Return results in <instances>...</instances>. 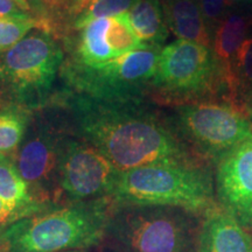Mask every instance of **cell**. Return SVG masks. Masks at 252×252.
<instances>
[{
    "label": "cell",
    "instance_id": "obj_3",
    "mask_svg": "<svg viewBox=\"0 0 252 252\" xmlns=\"http://www.w3.org/2000/svg\"><path fill=\"white\" fill-rule=\"evenodd\" d=\"M111 196L119 206L173 207L204 215L217 207L212 176L200 165L162 163L121 172Z\"/></svg>",
    "mask_w": 252,
    "mask_h": 252
},
{
    "label": "cell",
    "instance_id": "obj_2",
    "mask_svg": "<svg viewBox=\"0 0 252 252\" xmlns=\"http://www.w3.org/2000/svg\"><path fill=\"white\" fill-rule=\"evenodd\" d=\"M111 216L103 200L18 220L1 229L7 252L86 251L105 238Z\"/></svg>",
    "mask_w": 252,
    "mask_h": 252
},
{
    "label": "cell",
    "instance_id": "obj_21",
    "mask_svg": "<svg viewBox=\"0 0 252 252\" xmlns=\"http://www.w3.org/2000/svg\"><path fill=\"white\" fill-rule=\"evenodd\" d=\"M106 42L115 59L147 47L141 43L139 37L135 34L128 20L127 13L110 18V24L106 31Z\"/></svg>",
    "mask_w": 252,
    "mask_h": 252
},
{
    "label": "cell",
    "instance_id": "obj_9",
    "mask_svg": "<svg viewBox=\"0 0 252 252\" xmlns=\"http://www.w3.org/2000/svg\"><path fill=\"white\" fill-rule=\"evenodd\" d=\"M217 196L222 209L245 229L252 228V138L219 160Z\"/></svg>",
    "mask_w": 252,
    "mask_h": 252
},
{
    "label": "cell",
    "instance_id": "obj_8",
    "mask_svg": "<svg viewBox=\"0 0 252 252\" xmlns=\"http://www.w3.org/2000/svg\"><path fill=\"white\" fill-rule=\"evenodd\" d=\"M119 172L96 147L70 143L62 149L59 186L74 202L111 195Z\"/></svg>",
    "mask_w": 252,
    "mask_h": 252
},
{
    "label": "cell",
    "instance_id": "obj_20",
    "mask_svg": "<svg viewBox=\"0 0 252 252\" xmlns=\"http://www.w3.org/2000/svg\"><path fill=\"white\" fill-rule=\"evenodd\" d=\"M27 116L21 109L8 106L0 109V153L14 152L23 140Z\"/></svg>",
    "mask_w": 252,
    "mask_h": 252
},
{
    "label": "cell",
    "instance_id": "obj_25",
    "mask_svg": "<svg viewBox=\"0 0 252 252\" xmlns=\"http://www.w3.org/2000/svg\"><path fill=\"white\" fill-rule=\"evenodd\" d=\"M15 220H18L15 213L0 198V228L11 224Z\"/></svg>",
    "mask_w": 252,
    "mask_h": 252
},
{
    "label": "cell",
    "instance_id": "obj_7",
    "mask_svg": "<svg viewBox=\"0 0 252 252\" xmlns=\"http://www.w3.org/2000/svg\"><path fill=\"white\" fill-rule=\"evenodd\" d=\"M181 130L208 157L220 159L252 138V122L225 103H197L178 109Z\"/></svg>",
    "mask_w": 252,
    "mask_h": 252
},
{
    "label": "cell",
    "instance_id": "obj_24",
    "mask_svg": "<svg viewBox=\"0 0 252 252\" xmlns=\"http://www.w3.org/2000/svg\"><path fill=\"white\" fill-rule=\"evenodd\" d=\"M0 18L34 19L28 0H0Z\"/></svg>",
    "mask_w": 252,
    "mask_h": 252
},
{
    "label": "cell",
    "instance_id": "obj_10",
    "mask_svg": "<svg viewBox=\"0 0 252 252\" xmlns=\"http://www.w3.org/2000/svg\"><path fill=\"white\" fill-rule=\"evenodd\" d=\"M63 147L54 137L40 134L25 143L15 157V166L37 206L48 198L59 168Z\"/></svg>",
    "mask_w": 252,
    "mask_h": 252
},
{
    "label": "cell",
    "instance_id": "obj_31",
    "mask_svg": "<svg viewBox=\"0 0 252 252\" xmlns=\"http://www.w3.org/2000/svg\"><path fill=\"white\" fill-rule=\"evenodd\" d=\"M74 1H75V0H70V5H71V4H72V2H74Z\"/></svg>",
    "mask_w": 252,
    "mask_h": 252
},
{
    "label": "cell",
    "instance_id": "obj_15",
    "mask_svg": "<svg viewBox=\"0 0 252 252\" xmlns=\"http://www.w3.org/2000/svg\"><path fill=\"white\" fill-rule=\"evenodd\" d=\"M0 198L15 213L18 220L40 213L14 160L0 153Z\"/></svg>",
    "mask_w": 252,
    "mask_h": 252
},
{
    "label": "cell",
    "instance_id": "obj_22",
    "mask_svg": "<svg viewBox=\"0 0 252 252\" xmlns=\"http://www.w3.org/2000/svg\"><path fill=\"white\" fill-rule=\"evenodd\" d=\"M39 26V21L35 19L0 18V53L8 52L33 28Z\"/></svg>",
    "mask_w": 252,
    "mask_h": 252
},
{
    "label": "cell",
    "instance_id": "obj_27",
    "mask_svg": "<svg viewBox=\"0 0 252 252\" xmlns=\"http://www.w3.org/2000/svg\"><path fill=\"white\" fill-rule=\"evenodd\" d=\"M42 1L52 8H61L63 6H70V0H42Z\"/></svg>",
    "mask_w": 252,
    "mask_h": 252
},
{
    "label": "cell",
    "instance_id": "obj_32",
    "mask_svg": "<svg viewBox=\"0 0 252 252\" xmlns=\"http://www.w3.org/2000/svg\"><path fill=\"white\" fill-rule=\"evenodd\" d=\"M163 1H166V0H163Z\"/></svg>",
    "mask_w": 252,
    "mask_h": 252
},
{
    "label": "cell",
    "instance_id": "obj_1",
    "mask_svg": "<svg viewBox=\"0 0 252 252\" xmlns=\"http://www.w3.org/2000/svg\"><path fill=\"white\" fill-rule=\"evenodd\" d=\"M82 126L94 146L119 173L162 163L197 165L185 145L150 116L91 108L83 116Z\"/></svg>",
    "mask_w": 252,
    "mask_h": 252
},
{
    "label": "cell",
    "instance_id": "obj_17",
    "mask_svg": "<svg viewBox=\"0 0 252 252\" xmlns=\"http://www.w3.org/2000/svg\"><path fill=\"white\" fill-rule=\"evenodd\" d=\"M110 18H102L91 21L82 28L80 53L81 61L87 67H94L115 59L106 42V31Z\"/></svg>",
    "mask_w": 252,
    "mask_h": 252
},
{
    "label": "cell",
    "instance_id": "obj_12",
    "mask_svg": "<svg viewBox=\"0 0 252 252\" xmlns=\"http://www.w3.org/2000/svg\"><path fill=\"white\" fill-rule=\"evenodd\" d=\"M198 252H252V238L234 217L216 207L201 223Z\"/></svg>",
    "mask_w": 252,
    "mask_h": 252
},
{
    "label": "cell",
    "instance_id": "obj_30",
    "mask_svg": "<svg viewBox=\"0 0 252 252\" xmlns=\"http://www.w3.org/2000/svg\"><path fill=\"white\" fill-rule=\"evenodd\" d=\"M64 252H87V251H81V250H76V251H64Z\"/></svg>",
    "mask_w": 252,
    "mask_h": 252
},
{
    "label": "cell",
    "instance_id": "obj_29",
    "mask_svg": "<svg viewBox=\"0 0 252 252\" xmlns=\"http://www.w3.org/2000/svg\"><path fill=\"white\" fill-rule=\"evenodd\" d=\"M238 2H249L250 4V2H252V0H238Z\"/></svg>",
    "mask_w": 252,
    "mask_h": 252
},
{
    "label": "cell",
    "instance_id": "obj_14",
    "mask_svg": "<svg viewBox=\"0 0 252 252\" xmlns=\"http://www.w3.org/2000/svg\"><path fill=\"white\" fill-rule=\"evenodd\" d=\"M251 26V14L231 12L214 31L212 50L225 80H230L231 77L232 63L239 48L249 37L248 34Z\"/></svg>",
    "mask_w": 252,
    "mask_h": 252
},
{
    "label": "cell",
    "instance_id": "obj_6",
    "mask_svg": "<svg viewBox=\"0 0 252 252\" xmlns=\"http://www.w3.org/2000/svg\"><path fill=\"white\" fill-rule=\"evenodd\" d=\"M63 60L58 43L46 32L28 34L5 53L0 76L21 100L48 93Z\"/></svg>",
    "mask_w": 252,
    "mask_h": 252
},
{
    "label": "cell",
    "instance_id": "obj_19",
    "mask_svg": "<svg viewBox=\"0 0 252 252\" xmlns=\"http://www.w3.org/2000/svg\"><path fill=\"white\" fill-rule=\"evenodd\" d=\"M138 0H75L69 6L74 27L82 30L91 21L127 13Z\"/></svg>",
    "mask_w": 252,
    "mask_h": 252
},
{
    "label": "cell",
    "instance_id": "obj_16",
    "mask_svg": "<svg viewBox=\"0 0 252 252\" xmlns=\"http://www.w3.org/2000/svg\"><path fill=\"white\" fill-rule=\"evenodd\" d=\"M127 15L144 46L159 47L166 40L168 28L160 0H138Z\"/></svg>",
    "mask_w": 252,
    "mask_h": 252
},
{
    "label": "cell",
    "instance_id": "obj_28",
    "mask_svg": "<svg viewBox=\"0 0 252 252\" xmlns=\"http://www.w3.org/2000/svg\"><path fill=\"white\" fill-rule=\"evenodd\" d=\"M4 228V226H2ZM0 228V252H7V250H6V244L4 242V239H2V236H1V229Z\"/></svg>",
    "mask_w": 252,
    "mask_h": 252
},
{
    "label": "cell",
    "instance_id": "obj_26",
    "mask_svg": "<svg viewBox=\"0 0 252 252\" xmlns=\"http://www.w3.org/2000/svg\"><path fill=\"white\" fill-rule=\"evenodd\" d=\"M243 113L249 121L252 122V91L248 94L243 104Z\"/></svg>",
    "mask_w": 252,
    "mask_h": 252
},
{
    "label": "cell",
    "instance_id": "obj_4",
    "mask_svg": "<svg viewBox=\"0 0 252 252\" xmlns=\"http://www.w3.org/2000/svg\"><path fill=\"white\" fill-rule=\"evenodd\" d=\"M195 214L173 207L121 206L111 212L106 236L118 252H198Z\"/></svg>",
    "mask_w": 252,
    "mask_h": 252
},
{
    "label": "cell",
    "instance_id": "obj_13",
    "mask_svg": "<svg viewBox=\"0 0 252 252\" xmlns=\"http://www.w3.org/2000/svg\"><path fill=\"white\" fill-rule=\"evenodd\" d=\"M167 28L179 40L190 41L212 48L213 35L204 20L198 0L162 1Z\"/></svg>",
    "mask_w": 252,
    "mask_h": 252
},
{
    "label": "cell",
    "instance_id": "obj_23",
    "mask_svg": "<svg viewBox=\"0 0 252 252\" xmlns=\"http://www.w3.org/2000/svg\"><path fill=\"white\" fill-rule=\"evenodd\" d=\"M237 2L238 0H198V5L212 35L220 21L231 13Z\"/></svg>",
    "mask_w": 252,
    "mask_h": 252
},
{
    "label": "cell",
    "instance_id": "obj_5",
    "mask_svg": "<svg viewBox=\"0 0 252 252\" xmlns=\"http://www.w3.org/2000/svg\"><path fill=\"white\" fill-rule=\"evenodd\" d=\"M154 86L182 96L222 93L228 104V88L212 48L186 40H176L161 49Z\"/></svg>",
    "mask_w": 252,
    "mask_h": 252
},
{
    "label": "cell",
    "instance_id": "obj_11",
    "mask_svg": "<svg viewBox=\"0 0 252 252\" xmlns=\"http://www.w3.org/2000/svg\"><path fill=\"white\" fill-rule=\"evenodd\" d=\"M160 53L159 47H144L94 67L86 65L84 71L94 87L126 90L154 77Z\"/></svg>",
    "mask_w": 252,
    "mask_h": 252
},
{
    "label": "cell",
    "instance_id": "obj_18",
    "mask_svg": "<svg viewBox=\"0 0 252 252\" xmlns=\"http://www.w3.org/2000/svg\"><path fill=\"white\" fill-rule=\"evenodd\" d=\"M230 105L243 113V104L252 91V37L249 36L239 48L231 67L229 84ZM244 115V113H243Z\"/></svg>",
    "mask_w": 252,
    "mask_h": 252
}]
</instances>
